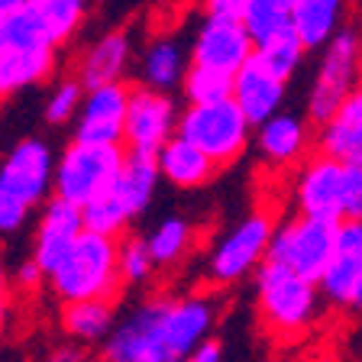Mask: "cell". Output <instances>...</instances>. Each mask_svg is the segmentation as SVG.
<instances>
[{"label": "cell", "mask_w": 362, "mask_h": 362, "mask_svg": "<svg viewBox=\"0 0 362 362\" xmlns=\"http://www.w3.org/2000/svg\"><path fill=\"white\" fill-rule=\"evenodd\" d=\"M217 308L211 298H156L133 308L107 333L104 362H181L211 339Z\"/></svg>", "instance_id": "obj_1"}, {"label": "cell", "mask_w": 362, "mask_h": 362, "mask_svg": "<svg viewBox=\"0 0 362 362\" xmlns=\"http://www.w3.org/2000/svg\"><path fill=\"white\" fill-rule=\"evenodd\" d=\"M55 152L45 139H20L0 158V236L23 230L36 207L52 197Z\"/></svg>", "instance_id": "obj_2"}, {"label": "cell", "mask_w": 362, "mask_h": 362, "mask_svg": "<svg viewBox=\"0 0 362 362\" xmlns=\"http://www.w3.org/2000/svg\"><path fill=\"white\" fill-rule=\"evenodd\" d=\"M298 217L310 220H359L362 217V165H343L324 156H310L294 178Z\"/></svg>", "instance_id": "obj_3"}, {"label": "cell", "mask_w": 362, "mask_h": 362, "mask_svg": "<svg viewBox=\"0 0 362 362\" xmlns=\"http://www.w3.org/2000/svg\"><path fill=\"white\" fill-rule=\"evenodd\" d=\"M55 298L62 304L75 301H117L120 272H117V240L94 233H81L68 256L49 275Z\"/></svg>", "instance_id": "obj_4"}, {"label": "cell", "mask_w": 362, "mask_h": 362, "mask_svg": "<svg viewBox=\"0 0 362 362\" xmlns=\"http://www.w3.org/2000/svg\"><path fill=\"white\" fill-rule=\"evenodd\" d=\"M256 304L259 317L275 337L294 339L320 320V291L317 285L298 279L294 272L275 262H262L256 272Z\"/></svg>", "instance_id": "obj_5"}, {"label": "cell", "mask_w": 362, "mask_h": 362, "mask_svg": "<svg viewBox=\"0 0 362 362\" xmlns=\"http://www.w3.org/2000/svg\"><path fill=\"white\" fill-rule=\"evenodd\" d=\"M123 156H127L123 146H88L71 139L52 165V197L71 204L75 211H84L90 201L110 191Z\"/></svg>", "instance_id": "obj_6"}, {"label": "cell", "mask_w": 362, "mask_h": 362, "mask_svg": "<svg viewBox=\"0 0 362 362\" xmlns=\"http://www.w3.org/2000/svg\"><path fill=\"white\" fill-rule=\"evenodd\" d=\"M175 136L194 146L214 168H223L243 158V152L252 143V127L233 100H220V104L185 107L178 113Z\"/></svg>", "instance_id": "obj_7"}, {"label": "cell", "mask_w": 362, "mask_h": 362, "mask_svg": "<svg viewBox=\"0 0 362 362\" xmlns=\"http://www.w3.org/2000/svg\"><path fill=\"white\" fill-rule=\"evenodd\" d=\"M359 90V36L356 30L343 26L320 45V62L308 94V123H320L337 110L349 94Z\"/></svg>", "instance_id": "obj_8"}, {"label": "cell", "mask_w": 362, "mask_h": 362, "mask_svg": "<svg viewBox=\"0 0 362 362\" xmlns=\"http://www.w3.org/2000/svg\"><path fill=\"white\" fill-rule=\"evenodd\" d=\"M333 240H337V223L291 217L272 230L265 262H275L281 269L294 272L298 279L317 285L320 272L327 269L333 256Z\"/></svg>", "instance_id": "obj_9"}, {"label": "cell", "mask_w": 362, "mask_h": 362, "mask_svg": "<svg viewBox=\"0 0 362 362\" xmlns=\"http://www.w3.org/2000/svg\"><path fill=\"white\" fill-rule=\"evenodd\" d=\"M275 230V220L265 211L246 214L230 233L220 236V243L214 246L211 259H207V275L217 285H236L246 275L259 269L265 262L269 252V240Z\"/></svg>", "instance_id": "obj_10"}, {"label": "cell", "mask_w": 362, "mask_h": 362, "mask_svg": "<svg viewBox=\"0 0 362 362\" xmlns=\"http://www.w3.org/2000/svg\"><path fill=\"white\" fill-rule=\"evenodd\" d=\"M178 113L181 110L172 94L149 88H129L120 146H127V152H136V156H156L175 136Z\"/></svg>", "instance_id": "obj_11"}, {"label": "cell", "mask_w": 362, "mask_h": 362, "mask_svg": "<svg viewBox=\"0 0 362 362\" xmlns=\"http://www.w3.org/2000/svg\"><path fill=\"white\" fill-rule=\"evenodd\" d=\"M320 301L339 310H359L362 304V223L359 220H339L333 256L317 279Z\"/></svg>", "instance_id": "obj_12"}, {"label": "cell", "mask_w": 362, "mask_h": 362, "mask_svg": "<svg viewBox=\"0 0 362 362\" xmlns=\"http://www.w3.org/2000/svg\"><path fill=\"white\" fill-rule=\"evenodd\" d=\"M249 59H252V39L246 36L236 16L207 13L188 45V65L217 71L223 78H233Z\"/></svg>", "instance_id": "obj_13"}, {"label": "cell", "mask_w": 362, "mask_h": 362, "mask_svg": "<svg viewBox=\"0 0 362 362\" xmlns=\"http://www.w3.org/2000/svg\"><path fill=\"white\" fill-rule=\"evenodd\" d=\"M127 100H129V84L123 81L84 90L75 117V143L120 146L123 120H127Z\"/></svg>", "instance_id": "obj_14"}, {"label": "cell", "mask_w": 362, "mask_h": 362, "mask_svg": "<svg viewBox=\"0 0 362 362\" xmlns=\"http://www.w3.org/2000/svg\"><path fill=\"white\" fill-rule=\"evenodd\" d=\"M285 94H288V81L272 75L256 55L230 78V100L240 107V113L246 117V123L252 129L262 127L269 117L281 113Z\"/></svg>", "instance_id": "obj_15"}, {"label": "cell", "mask_w": 362, "mask_h": 362, "mask_svg": "<svg viewBox=\"0 0 362 362\" xmlns=\"http://www.w3.org/2000/svg\"><path fill=\"white\" fill-rule=\"evenodd\" d=\"M84 233L81 226V211H75L71 204H62L55 197L42 204L36 223V240H33V262L39 265L45 279L55 272V265L68 256V249L75 246V240Z\"/></svg>", "instance_id": "obj_16"}, {"label": "cell", "mask_w": 362, "mask_h": 362, "mask_svg": "<svg viewBox=\"0 0 362 362\" xmlns=\"http://www.w3.org/2000/svg\"><path fill=\"white\" fill-rule=\"evenodd\" d=\"M310 123L301 113L281 110L275 117L252 129V143H256V156L262 158L269 168H291L298 165L310 149Z\"/></svg>", "instance_id": "obj_17"}, {"label": "cell", "mask_w": 362, "mask_h": 362, "mask_svg": "<svg viewBox=\"0 0 362 362\" xmlns=\"http://www.w3.org/2000/svg\"><path fill=\"white\" fill-rule=\"evenodd\" d=\"M317 156L362 165V94H349L317 129Z\"/></svg>", "instance_id": "obj_18"}, {"label": "cell", "mask_w": 362, "mask_h": 362, "mask_svg": "<svg viewBox=\"0 0 362 362\" xmlns=\"http://www.w3.org/2000/svg\"><path fill=\"white\" fill-rule=\"evenodd\" d=\"M158 188V172H156V158L152 156H136L127 152L123 156V165L113 178L110 191H107V201L120 211V217L127 223H133L139 214L152 204V194Z\"/></svg>", "instance_id": "obj_19"}, {"label": "cell", "mask_w": 362, "mask_h": 362, "mask_svg": "<svg viewBox=\"0 0 362 362\" xmlns=\"http://www.w3.org/2000/svg\"><path fill=\"white\" fill-rule=\"evenodd\" d=\"M129 62H133V42L123 30L104 33L100 39L88 45V52L81 55V65H78L75 81L84 90L90 88H104V84H117L123 81V75L129 71Z\"/></svg>", "instance_id": "obj_20"}, {"label": "cell", "mask_w": 362, "mask_h": 362, "mask_svg": "<svg viewBox=\"0 0 362 362\" xmlns=\"http://www.w3.org/2000/svg\"><path fill=\"white\" fill-rule=\"evenodd\" d=\"M188 71V49L175 36H158L139 55V88L172 94Z\"/></svg>", "instance_id": "obj_21"}, {"label": "cell", "mask_w": 362, "mask_h": 362, "mask_svg": "<svg viewBox=\"0 0 362 362\" xmlns=\"http://www.w3.org/2000/svg\"><path fill=\"white\" fill-rule=\"evenodd\" d=\"M55 49H20L4 45L0 49V98H10L16 90H26L33 84H42L55 75Z\"/></svg>", "instance_id": "obj_22"}, {"label": "cell", "mask_w": 362, "mask_h": 362, "mask_svg": "<svg viewBox=\"0 0 362 362\" xmlns=\"http://www.w3.org/2000/svg\"><path fill=\"white\" fill-rule=\"evenodd\" d=\"M349 0H291V26L308 52H317L346 23Z\"/></svg>", "instance_id": "obj_23"}, {"label": "cell", "mask_w": 362, "mask_h": 362, "mask_svg": "<svg viewBox=\"0 0 362 362\" xmlns=\"http://www.w3.org/2000/svg\"><path fill=\"white\" fill-rule=\"evenodd\" d=\"M152 158H156L158 181L165 178L168 185L185 188V191L204 188V185L214 178V172H217V168H214L194 146H188L185 139H178V136H172V139H168Z\"/></svg>", "instance_id": "obj_24"}, {"label": "cell", "mask_w": 362, "mask_h": 362, "mask_svg": "<svg viewBox=\"0 0 362 362\" xmlns=\"http://www.w3.org/2000/svg\"><path fill=\"white\" fill-rule=\"evenodd\" d=\"M30 13L42 36V45L62 49L81 30L84 16H88V0H36L30 4Z\"/></svg>", "instance_id": "obj_25"}, {"label": "cell", "mask_w": 362, "mask_h": 362, "mask_svg": "<svg viewBox=\"0 0 362 362\" xmlns=\"http://www.w3.org/2000/svg\"><path fill=\"white\" fill-rule=\"evenodd\" d=\"M236 20L243 23L246 36L252 39V52L272 39L294 33L291 26V0H246Z\"/></svg>", "instance_id": "obj_26"}, {"label": "cell", "mask_w": 362, "mask_h": 362, "mask_svg": "<svg viewBox=\"0 0 362 362\" xmlns=\"http://www.w3.org/2000/svg\"><path fill=\"white\" fill-rule=\"evenodd\" d=\"M113 324H117V314L110 301H75L62 308V330L84 346L104 343Z\"/></svg>", "instance_id": "obj_27"}, {"label": "cell", "mask_w": 362, "mask_h": 362, "mask_svg": "<svg viewBox=\"0 0 362 362\" xmlns=\"http://www.w3.org/2000/svg\"><path fill=\"white\" fill-rule=\"evenodd\" d=\"M146 240V249H149L152 256V265H175L181 262V259L191 252V243H194V226L188 223L185 217H165L162 223H156V230H152L149 236H143Z\"/></svg>", "instance_id": "obj_28"}, {"label": "cell", "mask_w": 362, "mask_h": 362, "mask_svg": "<svg viewBox=\"0 0 362 362\" xmlns=\"http://www.w3.org/2000/svg\"><path fill=\"white\" fill-rule=\"evenodd\" d=\"M259 62H262L265 68H269L275 78H281V81H288V78L301 68V62H304V55H308V49L301 45V39H298V33H285V36H279V39H272V42H265V45H259L256 52Z\"/></svg>", "instance_id": "obj_29"}, {"label": "cell", "mask_w": 362, "mask_h": 362, "mask_svg": "<svg viewBox=\"0 0 362 362\" xmlns=\"http://www.w3.org/2000/svg\"><path fill=\"white\" fill-rule=\"evenodd\" d=\"M181 94L188 100V107H204V104H220L230 100V78L207 71V68L188 65L185 78H181Z\"/></svg>", "instance_id": "obj_30"}, {"label": "cell", "mask_w": 362, "mask_h": 362, "mask_svg": "<svg viewBox=\"0 0 362 362\" xmlns=\"http://www.w3.org/2000/svg\"><path fill=\"white\" fill-rule=\"evenodd\" d=\"M117 272H120V285H139L156 272L143 236L133 233L117 240Z\"/></svg>", "instance_id": "obj_31"}, {"label": "cell", "mask_w": 362, "mask_h": 362, "mask_svg": "<svg viewBox=\"0 0 362 362\" xmlns=\"http://www.w3.org/2000/svg\"><path fill=\"white\" fill-rule=\"evenodd\" d=\"M84 88L75 81V78H62L52 88L49 100H45V123L49 127H65V123H75L78 107H81Z\"/></svg>", "instance_id": "obj_32"}, {"label": "cell", "mask_w": 362, "mask_h": 362, "mask_svg": "<svg viewBox=\"0 0 362 362\" xmlns=\"http://www.w3.org/2000/svg\"><path fill=\"white\" fill-rule=\"evenodd\" d=\"M42 272H39V265L33 262V259H23L20 265L13 269V285L23 288V291H36L39 285H42Z\"/></svg>", "instance_id": "obj_33"}, {"label": "cell", "mask_w": 362, "mask_h": 362, "mask_svg": "<svg viewBox=\"0 0 362 362\" xmlns=\"http://www.w3.org/2000/svg\"><path fill=\"white\" fill-rule=\"evenodd\" d=\"M181 362H223V346L220 339H204L194 353H188Z\"/></svg>", "instance_id": "obj_34"}, {"label": "cell", "mask_w": 362, "mask_h": 362, "mask_svg": "<svg viewBox=\"0 0 362 362\" xmlns=\"http://www.w3.org/2000/svg\"><path fill=\"white\" fill-rule=\"evenodd\" d=\"M204 4H207V13L214 16H240L246 0H204Z\"/></svg>", "instance_id": "obj_35"}, {"label": "cell", "mask_w": 362, "mask_h": 362, "mask_svg": "<svg viewBox=\"0 0 362 362\" xmlns=\"http://www.w3.org/2000/svg\"><path fill=\"white\" fill-rule=\"evenodd\" d=\"M10 314H13V298H10V291H4V288H0V333L7 330Z\"/></svg>", "instance_id": "obj_36"}, {"label": "cell", "mask_w": 362, "mask_h": 362, "mask_svg": "<svg viewBox=\"0 0 362 362\" xmlns=\"http://www.w3.org/2000/svg\"><path fill=\"white\" fill-rule=\"evenodd\" d=\"M30 4H36V0H0V23L7 20V16L20 13V10L30 7Z\"/></svg>", "instance_id": "obj_37"}, {"label": "cell", "mask_w": 362, "mask_h": 362, "mask_svg": "<svg viewBox=\"0 0 362 362\" xmlns=\"http://www.w3.org/2000/svg\"><path fill=\"white\" fill-rule=\"evenodd\" d=\"M45 362H84V356H81V349L65 346V349H55V353L49 356Z\"/></svg>", "instance_id": "obj_38"}, {"label": "cell", "mask_w": 362, "mask_h": 362, "mask_svg": "<svg viewBox=\"0 0 362 362\" xmlns=\"http://www.w3.org/2000/svg\"><path fill=\"white\" fill-rule=\"evenodd\" d=\"M4 45H7V39H4V23H0V49H4Z\"/></svg>", "instance_id": "obj_39"}, {"label": "cell", "mask_w": 362, "mask_h": 362, "mask_svg": "<svg viewBox=\"0 0 362 362\" xmlns=\"http://www.w3.org/2000/svg\"><path fill=\"white\" fill-rule=\"evenodd\" d=\"M288 362H320V359H310L308 356V359H288Z\"/></svg>", "instance_id": "obj_40"}, {"label": "cell", "mask_w": 362, "mask_h": 362, "mask_svg": "<svg viewBox=\"0 0 362 362\" xmlns=\"http://www.w3.org/2000/svg\"><path fill=\"white\" fill-rule=\"evenodd\" d=\"M0 288H4V262H0Z\"/></svg>", "instance_id": "obj_41"}]
</instances>
